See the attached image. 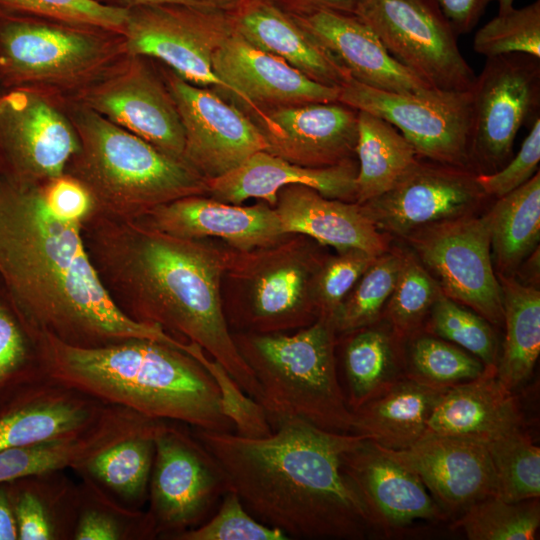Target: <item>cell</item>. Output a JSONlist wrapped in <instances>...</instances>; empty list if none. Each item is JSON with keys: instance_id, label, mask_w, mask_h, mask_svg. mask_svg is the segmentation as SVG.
I'll use <instances>...</instances> for the list:
<instances>
[{"instance_id": "obj_1", "label": "cell", "mask_w": 540, "mask_h": 540, "mask_svg": "<svg viewBox=\"0 0 540 540\" xmlns=\"http://www.w3.org/2000/svg\"><path fill=\"white\" fill-rule=\"evenodd\" d=\"M43 185L0 174V281L32 337L88 348L151 339L184 351L186 342L121 310L89 256L82 224L56 216Z\"/></svg>"}, {"instance_id": "obj_2", "label": "cell", "mask_w": 540, "mask_h": 540, "mask_svg": "<svg viewBox=\"0 0 540 540\" xmlns=\"http://www.w3.org/2000/svg\"><path fill=\"white\" fill-rule=\"evenodd\" d=\"M82 232L102 282L124 313L197 344L259 400L258 382L236 347L223 308L225 244L99 215L86 220Z\"/></svg>"}, {"instance_id": "obj_3", "label": "cell", "mask_w": 540, "mask_h": 540, "mask_svg": "<svg viewBox=\"0 0 540 540\" xmlns=\"http://www.w3.org/2000/svg\"><path fill=\"white\" fill-rule=\"evenodd\" d=\"M272 430L259 438L202 429L193 433L260 522L292 538L368 536L363 503L342 468L343 454L367 437L327 431L298 418L281 420Z\"/></svg>"}, {"instance_id": "obj_4", "label": "cell", "mask_w": 540, "mask_h": 540, "mask_svg": "<svg viewBox=\"0 0 540 540\" xmlns=\"http://www.w3.org/2000/svg\"><path fill=\"white\" fill-rule=\"evenodd\" d=\"M35 340L48 379L149 418L235 432L210 373L177 347L140 338L90 348L50 335Z\"/></svg>"}, {"instance_id": "obj_5", "label": "cell", "mask_w": 540, "mask_h": 540, "mask_svg": "<svg viewBox=\"0 0 540 540\" xmlns=\"http://www.w3.org/2000/svg\"><path fill=\"white\" fill-rule=\"evenodd\" d=\"M71 120L80 147L65 173L89 191L95 215L134 221L162 204L208 195L207 180L187 163L93 110L81 105Z\"/></svg>"}, {"instance_id": "obj_6", "label": "cell", "mask_w": 540, "mask_h": 540, "mask_svg": "<svg viewBox=\"0 0 540 540\" xmlns=\"http://www.w3.org/2000/svg\"><path fill=\"white\" fill-rule=\"evenodd\" d=\"M232 335L258 382V402L271 427L298 418L327 431L353 432V412L337 372V333L331 319L319 317L290 334Z\"/></svg>"}, {"instance_id": "obj_7", "label": "cell", "mask_w": 540, "mask_h": 540, "mask_svg": "<svg viewBox=\"0 0 540 540\" xmlns=\"http://www.w3.org/2000/svg\"><path fill=\"white\" fill-rule=\"evenodd\" d=\"M321 246L301 234L247 251L226 245L222 301L231 331L286 333L314 323Z\"/></svg>"}, {"instance_id": "obj_8", "label": "cell", "mask_w": 540, "mask_h": 540, "mask_svg": "<svg viewBox=\"0 0 540 540\" xmlns=\"http://www.w3.org/2000/svg\"><path fill=\"white\" fill-rule=\"evenodd\" d=\"M116 34L0 9V81L6 88H69L117 56Z\"/></svg>"}, {"instance_id": "obj_9", "label": "cell", "mask_w": 540, "mask_h": 540, "mask_svg": "<svg viewBox=\"0 0 540 540\" xmlns=\"http://www.w3.org/2000/svg\"><path fill=\"white\" fill-rule=\"evenodd\" d=\"M183 425L166 420L154 438L146 511L154 538L172 539L199 526L231 490L216 458Z\"/></svg>"}, {"instance_id": "obj_10", "label": "cell", "mask_w": 540, "mask_h": 540, "mask_svg": "<svg viewBox=\"0 0 540 540\" xmlns=\"http://www.w3.org/2000/svg\"><path fill=\"white\" fill-rule=\"evenodd\" d=\"M540 59L524 53L491 58L471 92L469 166L476 174L502 168L512 155L520 128L540 111Z\"/></svg>"}, {"instance_id": "obj_11", "label": "cell", "mask_w": 540, "mask_h": 540, "mask_svg": "<svg viewBox=\"0 0 540 540\" xmlns=\"http://www.w3.org/2000/svg\"><path fill=\"white\" fill-rule=\"evenodd\" d=\"M355 15L396 61L433 89H472L476 75L434 0H360Z\"/></svg>"}, {"instance_id": "obj_12", "label": "cell", "mask_w": 540, "mask_h": 540, "mask_svg": "<svg viewBox=\"0 0 540 540\" xmlns=\"http://www.w3.org/2000/svg\"><path fill=\"white\" fill-rule=\"evenodd\" d=\"M233 31L230 10L163 4L128 8L122 38L129 56L159 59L187 82L228 94L212 60Z\"/></svg>"}, {"instance_id": "obj_13", "label": "cell", "mask_w": 540, "mask_h": 540, "mask_svg": "<svg viewBox=\"0 0 540 540\" xmlns=\"http://www.w3.org/2000/svg\"><path fill=\"white\" fill-rule=\"evenodd\" d=\"M405 239L445 296L493 325L503 324L502 292L493 267L487 215L444 220Z\"/></svg>"}, {"instance_id": "obj_14", "label": "cell", "mask_w": 540, "mask_h": 540, "mask_svg": "<svg viewBox=\"0 0 540 540\" xmlns=\"http://www.w3.org/2000/svg\"><path fill=\"white\" fill-rule=\"evenodd\" d=\"M338 101L392 124L420 158L470 169V91L396 93L351 78L340 87Z\"/></svg>"}, {"instance_id": "obj_15", "label": "cell", "mask_w": 540, "mask_h": 540, "mask_svg": "<svg viewBox=\"0 0 540 540\" xmlns=\"http://www.w3.org/2000/svg\"><path fill=\"white\" fill-rule=\"evenodd\" d=\"M80 147L72 120L40 89L11 87L0 93V173L45 182L66 172Z\"/></svg>"}, {"instance_id": "obj_16", "label": "cell", "mask_w": 540, "mask_h": 540, "mask_svg": "<svg viewBox=\"0 0 540 540\" xmlns=\"http://www.w3.org/2000/svg\"><path fill=\"white\" fill-rule=\"evenodd\" d=\"M476 177L469 168L419 157L390 190L360 205L379 231L405 238L422 227L476 212L488 198Z\"/></svg>"}, {"instance_id": "obj_17", "label": "cell", "mask_w": 540, "mask_h": 540, "mask_svg": "<svg viewBox=\"0 0 540 540\" xmlns=\"http://www.w3.org/2000/svg\"><path fill=\"white\" fill-rule=\"evenodd\" d=\"M184 128L183 160L207 181L226 174L267 141L253 119L214 91L167 75Z\"/></svg>"}, {"instance_id": "obj_18", "label": "cell", "mask_w": 540, "mask_h": 540, "mask_svg": "<svg viewBox=\"0 0 540 540\" xmlns=\"http://www.w3.org/2000/svg\"><path fill=\"white\" fill-rule=\"evenodd\" d=\"M81 100L83 106L184 161V128L175 101L139 57L130 56L126 64L85 89Z\"/></svg>"}, {"instance_id": "obj_19", "label": "cell", "mask_w": 540, "mask_h": 540, "mask_svg": "<svg viewBox=\"0 0 540 540\" xmlns=\"http://www.w3.org/2000/svg\"><path fill=\"white\" fill-rule=\"evenodd\" d=\"M212 66L228 95L247 108L256 123H266V108L339 100V87L314 81L235 31L214 53Z\"/></svg>"}, {"instance_id": "obj_20", "label": "cell", "mask_w": 540, "mask_h": 540, "mask_svg": "<svg viewBox=\"0 0 540 540\" xmlns=\"http://www.w3.org/2000/svg\"><path fill=\"white\" fill-rule=\"evenodd\" d=\"M342 468L363 503L371 530L392 535L418 520L448 518L416 474L367 438L343 454Z\"/></svg>"}, {"instance_id": "obj_21", "label": "cell", "mask_w": 540, "mask_h": 540, "mask_svg": "<svg viewBox=\"0 0 540 540\" xmlns=\"http://www.w3.org/2000/svg\"><path fill=\"white\" fill-rule=\"evenodd\" d=\"M381 448L419 477L447 517L459 516L477 501L497 496L491 459L481 442L427 435L407 449Z\"/></svg>"}, {"instance_id": "obj_22", "label": "cell", "mask_w": 540, "mask_h": 540, "mask_svg": "<svg viewBox=\"0 0 540 540\" xmlns=\"http://www.w3.org/2000/svg\"><path fill=\"white\" fill-rule=\"evenodd\" d=\"M264 114L267 123L257 126L269 153L313 168L354 159L358 110L337 101L266 108Z\"/></svg>"}, {"instance_id": "obj_23", "label": "cell", "mask_w": 540, "mask_h": 540, "mask_svg": "<svg viewBox=\"0 0 540 540\" xmlns=\"http://www.w3.org/2000/svg\"><path fill=\"white\" fill-rule=\"evenodd\" d=\"M137 221L179 238H218L240 251L270 246L290 235L282 230L274 207L262 200L242 206L209 195L187 196L162 204Z\"/></svg>"}, {"instance_id": "obj_24", "label": "cell", "mask_w": 540, "mask_h": 540, "mask_svg": "<svg viewBox=\"0 0 540 540\" xmlns=\"http://www.w3.org/2000/svg\"><path fill=\"white\" fill-rule=\"evenodd\" d=\"M290 15L336 58L352 79L396 93L433 89L396 61L373 30L355 14L316 9Z\"/></svg>"}, {"instance_id": "obj_25", "label": "cell", "mask_w": 540, "mask_h": 540, "mask_svg": "<svg viewBox=\"0 0 540 540\" xmlns=\"http://www.w3.org/2000/svg\"><path fill=\"white\" fill-rule=\"evenodd\" d=\"M110 406L46 378L0 406V451L79 432Z\"/></svg>"}, {"instance_id": "obj_26", "label": "cell", "mask_w": 540, "mask_h": 540, "mask_svg": "<svg viewBox=\"0 0 540 540\" xmlns=\"http://www.w3.org/2000/svg\"><path fill=\"white\" fill-rule=\"evenodd\" d=\"M357 171L358 164L354 159L334 166L313 168L261 150L226 174L208 180V195L236 205L256 198L274 207L279 190L296 184L313 188L328 198L355 202Z\"/></svg>"}, {"instance_id": "obj_27", "label": "cell", "mask_w": 540, "mask_h": 540, "mask_svg": "<svg viewBox=\"0 0 540 540\" xmlns=\"http://www.w3.org/2000/svg\"><path fill=\"white\" fill-rule=\"evenodd\" d=\"M274 210L286 234L307 236L337 252L358 248L379 256L390 249L391 237L379 231L356 202L295 184L279 190Z\"/></svg>"}, {"instance_id": "obj_28", "label": "cell", "mask_w": 540, "mask_h": 540, "mask_svg": "<svg viewBox=\"0 0 540 540\" xmlns=\"http://www.w3.org/2000/svg\"><path fill=\"white\" fill-rule=\"evenodd\" d=\"M234 31L319 83L341 87L348 71L288 12L272 0H239L230 10Z\"/></svg>"}, {"instance_id": "obj_29", "label": "cell", "mask_w": 540, "mask_h": 540, "mask_svg": "<svg viewBox=\"0 0 540 540\" xmlns=\"http://www.w3.org/2000/svg\"><path fill=\"white\" fill-rule=\"evenodd\" d=\"M523 426L513 391L499 381L496 367H485L476 379L446 390L428 420L424 436H454L486 443Z\"/></svg>"}, {"instance_id": "obj_30", "label": "cell", "mask_w": 540, "mask_h": 540, "mask_svg": "<svg viewBox=\"0 0 540 540\" xmlns=\"http://www.w3.org/2000/svg\"><path fill=\"white\" fill-rule=\"evenodd\" d=\"M447 389L404 376L353 411V433L365 435L386 449H407L424 436L428 420Z\"/></svg>"}, {"instance_id": "obj_31", "label": "cell", "mask_w": 540, "mask_h": 540, "mask_svg": "<svg viewBox=\"0 0 540 540\" xmlns=\"http://www.w3.org/2000/svg\"><path fill=\"white\" fill-rule=\"evenodd\" d=\"M61 472L8 482L18 540L72 539L78 487Z\"/></svg>"}, {"instance_id": "obj_32", "label": "cell", "mask_w": 540, "mask_h": 540, "mask_svg": "<svg viewBox=\"0 0 540 540\" xmlns=\"http://www.w3.org/2000/svg\"><path fill=\"white\" fill-rule=\"evenodd\" d=\"M343 336L344 394L353 412L405 376L403 343L378 322Z\"/></svg>"}, {"instance_id": "obj_33", "label": "cell", "mask_w": 540, "mask_h": 540, "mask_svg": "<svg viewBox=\"0 0 540 540\" xmlns=\"http://www.w3.org/2000/svg\"><path fill=\"white\" fill-rule=\"evenodd\" d=\"M166 420L128 435L91 456L74 470L128 508L148 499L155 454L154 438Z\"/></svg>"}, {"instance_id": "obj_34", "label": "cell", "mask_w": 540, "mask_h": 540, "mask_svg": "<svg viewBox=\"0 0 540 540\" xmlns=\"http://www.w3.org/2000/svg\"><path fill=\"white\" fill-rule=\"evenodd\" d=\"M496 274L506 329L496 374L507 389L514 391L530 378L540 354V292L511 275Z\"/></svg>"}, {"instance_id": "obj_35", "label": "cell", "mask_w": 540, "mask_h": 540, "mask_svg": "<svg viewBox=\"0 0 540 540\" xmlns=\"http://www.w3.org/2000/svg\"><path fill=\"white\" fill-rule=\"evenodd\" d=\"M356 200L363 204L390 190L418 161L408 140L386 120L358 110Z\"/></svg>"}, {"instance_id": "obj_36", "label": "cell", "mask_w": 540, "mask_h": 540, "mask_svg": "<svg viewBox=\"0 0 540 540\" xmlns=\"http://www.w3.org/2000/svg\"><path fill=\"white\" fill-rule=\"evenodd\" d=\"M496 273L511 275L540 238V173L497 198L486 214Z\"/></svg>"}, {"instance_id": "obj_37", "label": "cell", "mask_w": 540, "mask_h": 540, "mask_svg": "<svg viewBox=\"0 0 540 540\" xmlns=\"http://www.w3.org/2000/svg\"><path fill=\"white\" fill-rule=\"evenodd\" d=\"M82 479L72 539H154L146 511L123 506L90 479Z\"/></svg>"}, {"instance_id": "obj_38", "label": "cell", "mask_w": 540, "mask_h": 540, "mask_svg": "<svg viewBox=\"0 0 540 540\" xmlns=\"http://www.w3.org/2000/svg\"><path fill=\"white\" fill-rule=\"evenodd\" d=\"M539 526V498L510 502L498 496L477 501L451 524L469 540H531Z\"/></svg>"}, {"instance_id": "obj_39", "label": "cell", "mask_w": 540, "mask_h": 540, "mask_svg": "<svg viewBox=\"0 0 540 540\" xmlns=\"http://www.w3.org/2000/svg\"><path fill=\"white\" fill-rule=\"evenodd\" d=\"M403 251L389 249L376 257L342 301L332 322L337 335L373 325L381 320L401 268Z\"/></svg>"}, {"instance_id": "obj_40", "label": "cell", "mask_w": 540, "mask_h": 540, "mask_svg": "<svg viewBox=\"0 0 540 540\" xmlns=\"http://www.w3.org/2000/svg\"><path fill=\"white\" fill-rule=\"evenodd\" d=\"M441 290L413 252L403 251L400 271L382 318L402 343L422 331Z\"/></svg>"}, {"instance_id": "obj_41", "label": "cell", "mask_w": 540, "mask_h": 540, "mask_svg": "<svg viewBox=\"0 0 540 540\" xmlns=\"http://www.w3.org/2000/svg\"><path fill=\"white\" fill-rule=\"evenodd\" d=\"M405 376L441 388L476 379L485 365L475 356L446 340L419 332L409 340Z\"/></svg>"}, {"instance_id": "obj_42", "label": "cell", "mask_w": 540, "mask_h": 540, "mask_svg": "<svg viewBox=\"0 0 540 540\" xmlns=\"http://www.w3.org/2000/svg\"><path fill=\"white\" fill-rule=\"evenodd\" d=\"M489 453L497 496L516 502L540 496V448L523 428L483 443Z\"/></svg>"}, {"instance_id": "obj_43", "label": "cell", "mask_w": 540, "mask_h": 540, "mask_svg": "<svg viewBox=\"0 0 540 540\" xmlns=\"http://www.w3.org/2000/svg\"><path fill=\"white\" fill-rule=\"evenodd\" d=\"M46 379L35 339L0 296V406Z\"/></svg>"}, {"instance_id": "obj_44", "label": "cell", "mask_w": 540, "mask_h": 540, "mask_svg": "<svg viewBox=\"0 0 540 540\" xmlns=\"http://www.w3.org/2000/svg\"><path fill=\"white\" fill-rule=\"evenodd\" d=\"M423 331L466 350L485 367L497 365L498 345L490 323L442 292L425 320Z\"/></svg>"}, {"instance_id": "obj_45", "label": "cell", "mask_w": 540, "mask_h": 540, "mask_svg": "<svg viewBox=\"0 0 540 540\" xmlns=\"http://www.w3.org/2000/svg\"><path fill=\"white\" fill-rule=\"evenodd\" d=\"M473 49L486 58L524 53L540 59V0L498 13L475 33Z\"/></svg>"}, {"instance_id": "obj_46", "label": "cell", "mask_w": 540, "mask_h": 540, "mask_svg": "<svg viewBox=\"0 0 540 540\" xmlns=\"http://www.w3.org/2000/svg\"><path fill=\"white\" fill-rule=\"evenodd\" d=\"M0 9L122 36L128 8L99 0H0Z\"/></svg>"}, {"instance_id": "obj_47", "label": "cell", "mask_w": 540, "mask_h": 540, "mask_svg": "<svg viewBox=\"0 0 540 540\" xmlns=\"http://www.w3.org/2000/svg\"><path fill=\"white\" fill-rule=\"evenodd\" d=\"M278 528L257 520L238 495L228 491L215 512L197 527L176 534L172 540H285Z\"/></svg>"}, {"instance_id": "obj_48", "label": "cell", "mask_w": 540, "mask_h": 540, "mask_svg": "<svg viewBox=\"0 0 540 540\" xmlns=\"http://www.w3.org/2000/svg\"><path fill=\"white\" fill-rule=\"evenodd\" d=\"M190 355L197 359L214 379L222 411L233 423L235 433L251 438L265 437L272 433L264 408L239 386L219 362L194 343Z\"/></svg>"}, {"instance_id": "obj_49", "label": "cell", "mask_w": 540, "mask_h": 540, "mask_svg": "<svg viewBox=\"0 0 540 540\" xmlns=\"http://www.w3.org/2000/svg\"><path fill=\"white\" fill-rule=\"evenodd\" d=\"M377 256L350 248L328 256L315 282V300L319 317L333 318L338 307Z\"/></svg>"}, {"instance_id": "obj_50", "label": "cell", "mask_w": 540, "mask_h": 540, "mask_svg": "<svg viewBox=\"0 0 540 540\" xmlns=\"http://www.w3.org/2000/svg\"><path fill=\"white\" fill-rule=\"evenodd\" d=\"M540 161V118L531 124L518 153L502 168L477 174V181L488 197L499 198L527 182L538 171Z\"/></svg>"}, {"instance_id": "obj_51", "label": "cell", "mask_w": 540, "mask_h": 540, "mask_svg": "<svg viewBox=\"0 0 540 540\" xmlns=\"http://www.w3.org/2000/svg\"><path fill=\"white\" fill-rule=\"evenodd\" d=\"M43 189L47 206L62 219L83 224L95 212L89 191L68 173L45 181Z\"/></svg>"}, {"instance_id": "obj_52", "label": "cell", "mask_w": 540, "mask_h": 540, "mask_svg": "<svg viewBox=\"0 0 540 540\" xmlns=\"http://www.w3.org/2000/svg\"><path fill=\"white\" fill-rule=\"evenodd\" d=\"M457 36L477 25L487 6L496 0H434Z\"/></svg>"}, {"instance_id": "obj_53", "label": "cell", "mask_w": 540, "mask_h": 540, "mask_svg": "<svg viewBox=\"0 0 540 540\" xmlns=\"http://www.w3.org/2000/svg\"><path fill=\"white\" fill-rule=\"evenodd\" d=\"M290 14L326 9L355 14L360 0H272Z\"/></svg>"}, {"instance_id": "obj_54", "label": "cell", "mask_w": 540, "mask_h": 540, "mask_svg": "<svg viewBox=\"0 0 540 540\" xmlns=\"http://www.w3.org/2000/svg\"><path fill=\"white\" fill-rule=\"evenodd\" d=\"M103 3L131 8L137 6L179 4L202 8L232 10L239 0H99Z\"/></svg>"}, {"instance_id": "obj_55", "label": "cell", "mask_w": 540, "mask_h": 540, "mask_svg": "<svg viewBox=\"0 0 540 540\" xmlns=\"http://www.w3.org/2000/svg\"><path fill=\"white\" fill-rule=\"evenodd\" d=\"M18 531L8 482L0 483V540H17Z\"/></svg>"}, {"instance_id": "obj_56", "label": "cell", "mask_w": 540, "mask_h": 540, "mask_svg": "<svg viewBox=\"0 0 540 540\" xmlns=\"http://www.w3.org/2000/svg\"><path fill=\"white\" fill-rule=\"evenodd\" d=\"M498 3V13H503L510 10L513 6L514 0H496Z\"/></svg>"}]
</instances>
